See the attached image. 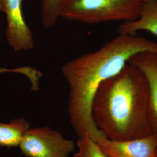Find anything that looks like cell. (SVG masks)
Returning a JSON list of instances; mask_svg holds the SVG:
<instances>
[{"instance_id":"7c38bea8","label":"cell","mask_w":157,"mask_h":157,"mask_svg":"<svg viewBox=\"0 0 157 157\" xmlns=\"http://www.w3.org/2000/svg\"><path fill=\"white\" fill-rule=\"evenodd\" d=\"M0 12H4V6L3 0H0Z\"/></svg>"},{"instance_id":"9a60e30c","label":"cell","mask_w":157,"mask_h":157,"mask_svg":"<svg viewBox=\"0 0 157 157\" xmlns=\"http://www.w3.org/2000/svg\"><path fill=\"white\" fill-rule=\"evenodd\" d=\"M143 1H146V0H143Z\"/></svg>"},{"instance_id":"5bb4252c","label":"cell","mask_w":157,"mask_h":157,"mask_svg":"<svg viewBox=\"0 0 157 157\" xmlns=\"http://www.w3.org/2000/svg\"><path fill=\"white\" fill-rule=\"evenodd\" d=\"M156 155H157V152H156Z\"/></svg>"},{"instance_id":"30bf717a","label":"cell","mask_w":157,"mask_h":157,"mask_svg":"<svg viewBox=\"0 0 157 157\" xmlns=\"http://www.w3.org/2000/svg\"><path fill=\"white\" fill-rule=\"evenodd\" d=\"M76 146L78 151L73 154V157H109L96 141L88 136L78 137Z\"/></svg>"},{"instance_id":"277c9868","label":"cell","mask_w":157,"mask_h":157,"mask_svg":"<svg viewBox=\"0 0 157 157\" xmlns=\"http://www.w3.org/2000/svg\"><path fill=\"white\" fill-rule=\"evenodd\" d=\"M27 157H69L75 150L73 140L48 126L29 129L19 146Z\"/></svg>"},{"instance_id":"4fadbf2b","label":"cell","mask_w":157,"mask_h":157,"mask_svg":"<svg viewBox=\"0 0 157 157\" xmlns=\"http://www.w3.org/2000/svg\"><path fill=\"white\" fill-rule=\"evenodd\" d=\"M1 72H2V71H1V69H0V73Z\"/></svg>"},{"instance_id":"9c48e42d","label":"cell","mask_w":157,"mask_h":157,"mask_svg":"<svg viewBox=\"0 0 157 157\" xmlns=\"http://www.w3.org/2000/svg\"><path fill=\"white\" fill-rule=\"evenodd\" d=\"M30 128V124L24 117L15 119L8 124L0 122V146L19 147L23 135Z\"/></svg>"},{"instance_id":"6da1fadb","label":"cell","mask_w":157,"mask_h":157,"mask_svg":"<svg viewBox=\"0 0 157 157\" xmlns=\"http://www.w3.org/2000/svg\"><path fill=\"white\" fill-rule=\"evenodd\" d=\"M157 52V43L134 34H119L94 52L83 54L65 63L62 73L69 87L67 113L78 137L96 141L104 137L92 118L91 106L100 85L119 73L130 58L142 51Z\"/></svg>"},{"instance_id":"7a4b0ae2","label":"cell","mask_w":157,"mask_h":157,"mask_svg":"<svg viewBox=\"0 0 157 157\" xmlns=\"http://www.w3.org/2000/svg\"><path fill=\"white\" fill-rule=\"evenodd\" d=\"M148 104L149 89L144 75L128 63L98 87L92 102V118L108 139L141 138L152 135Z\"/></svg>"},{"instance_id":"3957f363","label":"cell","mask_w":157,"mask_h":157,"mask_svg":"<svg viewBox=\"0 0 157 157\" xmlns=\"http://www.w3.org/2000/svg\"><path fill=\"white\" fill-rule=\"evenodd\" d=\"M143 0H62L59 17L95 24L133 21L140 14Z\"/></svg>"},{"instance_id":"ba28073f","label":"cell","mask_w":157,"mask_h":157,"mask_svg":"<svg viewBox=\"0 0 157 157\" xmlns=\"http://www.w3.org/2000/svg\"><path fill=\"white\" fill-rule=\"evenodd\" d=\"M147 31L157 37V0H146L139 17L133 21L123 22L118 29V33L134 34Z\"/></svg>"},{"instance_id":"52a82bcc","label":"cell","mask_w":157,"mask_h":157,"mask_svg":"<svg viewBox=\"0 0 157 157\" xmlns=\"http://www.w3.org/2000/svg\"><path fill=\"white\" fill-rule=\"evenodd\" d=\"M128 63L139 68L147 79L149 89L148 120L152 134L157 136V52H140L132 56Z\"/></svg>"},{"instance_id":"8992f818","label":"cell","mask_w":157,"mask_h":157,"mask_svg":"<svg viewBox=\"0 0 157 157\" xmlns=\"http://www.w3.org/2000/svg\"><path fill=\"white\" fill-rule=\"evenodd\" d=\"M97 142L109 157H157V135L128 140H112L101 137Z\"/></svg>"},{"instance_id":"8fae6325","label":"cell","mask_w":157,"mask_h":157,"mask_svg":"<svg viewBox=\"0 0 157 157\" xmlns=\"http://www.w3.org/2000/svg\"><path fill=\"white\" fill-rule=\"evenodd\" d=\"M62 0H42L41 17L43 25L51 28L56 23L59 16V7Z\"/></svg>"},{"instance_id":"5b68a950","label":"cell","mask_w":157,"mask_h":157,"mask_svg":"<svg viewBox=\"0 0 157 157\" xmlns=\"http://www.w3.org/2000/svg\"><path fill=\"white\" fill-rule=\"evenodd\" d=\"M3 1L7 22L6 37L9 45L15 51L33 49V34L23 17V0Z\"/></svg>"}]
</instances>
